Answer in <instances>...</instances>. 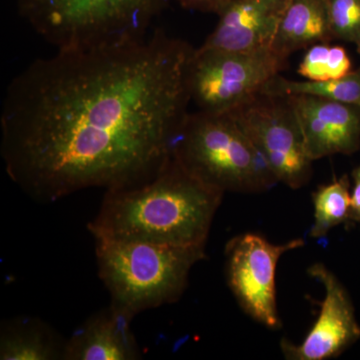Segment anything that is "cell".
Segmentation results:
<instances>
[{"label": "cell", "instance_id": "obj_17", "mask_svg": "<svg viewBox=\"0 0 360 360\" xmlns=\"http://www.w3.org/2000/svg\"><path fill=\"white\" fill-rule=\"evenodd\" d=\"M297 71L305 79L326 82L347 77L354 70L345 47L321 44L307 49Z\"/></svg>", "mask_w": 360, "mask_h": 360}, {"label": "cell", "instance_id": "obj_1", "mask_svg": "<svg viewBox=\"0 0 360 360\" xmlns=\"http://www.w3.org/2000/svg\"><path fill=\"white\" fill-rule=\"evenodd\" d=\"M193 51L155 30L35 59L2 101L0 153L8 176L42 202L153 176L172 158L189 113Z\"/></svg>", "mask_w": 360, "mask_h": 360}, {"label": "cell", "instance_id": "obj_7", "mask_svg": "<svg viewBox=\"0 0 360 360\" xmlns=\"http://www.w3.org/2000/svg\"><path fill=\"white\" fill-rule=\"evenodd\" d=\"M229 113L264 155L279 182L291 189L309 184L314 161L288 97L260 92Z\"/></svg>", "mask_w": 360, "mask_h": 360}, {"label": "cell", "instance_id": "obj_11", "mask_svg": "<svg viewBox=\"0 0 360 360\" xmlns=\"http://www.w3.org/2000/svg\"><path fill=\"white\" fill-rule=\"evenodd\" d=\"M291 0H227L203 49L252 51L271 47Z\"/></svg>", "mask_w": 360, "mask_h": 360}, {"label": "cell", "instance_id": "obj_9", "mask_svg": "<svg viewBox=\"0 0 360 360\" xmlns=\"http://www.w3.org/2000/svg\"><path fill=\"white\" fill-rule=\"evenodd\" d=\"M307 271L324 288L319 319L300 345L281 340V352L288 360L335 359L360 340L354 302L347 288L326 264L316 262Z\"/></svg>", "mask_w": 360, "mask_h": 360}, {"label": "cell", "instance_id": "obj_18", "mask_svg": "<svg viewBox=\"0 0 360 360\" xmlns=\"http://www.w3.org/2000/svg\"><path fill=\"white\" fill-rule=\"evenodd\" d=\"M333 39L357 44L360 39V0H328Z\"/></svg>", "mask_w": 360, "mask_h": 360}, {"label": "cell", "instance_id": "obj_13", "mask_svg": "<svg viewBox=\"0 0 360 360\" xmlns=\"http://www.w3.org/2000/svg\"><path fill=\"white\" fill-rule=\"evenodd\" d=\"M333 39L328 0H291L271 47L288 59L296 51Z\"/></svg>", "mask_w": 360, "mask_h": 360}, {"label": "cell", "instance_id": "obj_6", "mask_svg": "<svg viewBox=\"0 0 360 360\" xmlns=\"http://www.w3.org/2000/svg\"><path fill=\"white\" fill-rule=\"evenodd\" d=\"M272 47L252 51L194 49L187 68L191 101L205 112H229L288 68Z\"/></svg>", "mask_w": 360, "mask_h": 360}, {"label": "cell", "instance_id": "obj_19", "mask_svg": "<svg viewBox=\"0 0 360 360\" xmlns=\"http://www.w3.org/2000/svg\"><path fill=\"white\" fill-rule=\"evenodd\" d=\"M352 176L354 186L352 191L349 219L347 226L349 224H360V163L359 167L354 168Z\"/></svg>", "mask_w": 360, "mask_h": 360}, {"label": "cell", "instance_id": "obj_21", "mask_svg": "<svg viewBox=\"0 0 360 360\" xmlns=\"http://www.w3.org/2000/svg\"><path fill=\"white\" fill-rule=\"evenodd\" d=\"M357 51H359V56H360V39L359 41L357 42Z\"/></svg>", "mask_w": 360, "mask_h": 360}, {"label": "cell", "instance_id": "obj_10", "mask_svg": "<svg viewBox=\"0 0 360 360\" xmlns=\"http://www.w3.org/2000/svg\"><path fill=\"white\" fill-rule=\"evenodd\" d=\"M288 97L312 161L360 149V106L309 96Z\"/></svg>", "mask_w": 360, "mask_h": 360}, {"label": "cell", "instance_id": "obj_3", "mask_svg": "<svg viewBox=\"0 0 360 360\" xmlns=\"http://www.w3.org/2000/svg\"><path fill=\"white\" fill-rule=\"evenodd\" d=\"M98 276L111 304L135 315L179 300L205 246L96 239Z\"/></svg>", "mask_w": 360, "mask_h": 360}, {"label": "cell", "instance_id": "obj_4", "mask_svg": "<svg viewBox=\"0 0 360 360\" xmlns=\"http://www.w3.org/2000/svg\"><path fill=\"white\" fill-rule=\"evenodd\" d=\"M172 155L194 176L224 193H262L279 182L229 112L188 113L175 137Z\"/></svg>", "mask_w": 360, "mask_h": 360}, {"label": "cell", "instance_id": "obj_8", "mask_svg": "<svg viewBox=\"0 0 360 360\" xmlns=\"http://www.w3.org/2000/svg\"><path fill=\"white\" fill-rule=\"evenodd\" d=\"M305 245L302 238L276 245L264 236L243 233L225 246L227 284L239 307L269 329L281 328L276 302V274L279 259Z\"/></svg>", "mask_w": 360, "mask_h": 360}, {"label": "cell", "instance_id": "obj_12", "mask_svg": "<svg viewBox=\"0 0 360 360\" xmlns=\"http://www.w3.org/2000/svg\"><path fill=\"white\" fill-rule=\"evenodd\" d=\"M134 317L113 304L96 312L65 341L63 359H141V349L130 326Z\"/></svg>", "mask_w": 360, "mask_h": 360}, {"label": "cell", "instance_id": "obj_20", "mask_svg": "<svg viewBox=\"0 0 360 360\" xmlns=\"http://www.w3.org/2000/svg\"><path fill=\"white\" fill-rule=\"evenodd\" d=\"M180 6L189 11L217 13L227 0H179Z\"/></svg>", "mask_w": 360, "mask_h": 360}, {"label": "cell", "instance_id": "obj_5", "mask_svg": "<svg viewBox=\"0 0 360 360\" xmlns=\"http://www.w3.org/2000/svg\"><path fill=\"white\" fill-rule=\"evenodd\" d=\"M169 0H16L18 13L58 49L139 39Z\"/></svg>", "mask_w": 360, "mask_h": 360}, {"label": "cell", "instance_id": "obj_14", "mask_svg": "<svg viewBox=\"0 0 360 360\" xmlns=\"http://www.w3.org/2000/svg\"><path fill=\"white\" fill-rule=\"evenodd\" d=\"M65 341L59 340L52 329L37 319H15L2 326L0 359H63Z\"/></svg>", "mask_w": 360, "mask_h": 360}, {"label": "cell", "instance_id": "obj_15", "mask_svg": "<svg viewBox=\"0 0 360 360\" xmlns=\"http://www.w3.org/2000/svg\"><path fill=\"white\" fill-rule=\"evenodd\" d=\"M262 92L278 96L321 97L360 106V68L340 79L326 82L309 79L302 82L288 79L279 75L267 82Z\"/></svg>", "mask_w": 360, "mask_h": 360}, {"label": "cell", "instance_id": "obj_2", "mask_svg": "<svg viewBox=\"0 0 360 360\" xmlns=\"http://www.w3.org/2000/svg\"><path fill=\"white\" fill-rule=\"evenodd\" d=\"M224 195L172 155L148 179L106 191L89 229L94 239L205 246Z\"/></svg>", "mask_w": 360, "mask_h": 360}, {"label": "cell", "instance_id": "obj_16", "mask_svg": "<svg viewBox=\"0 0 360 360\" xmlns=\"http://www.w3.org/2000/svg\"><path fill=\"white\" fill-rule=\"evenodd\" d=\"M314 224L309 236L321 238L341 224H347L352 205V191L347 175L319 186L312 193Z\"/></svg>", "mask_w": 360, "mask_h": 360}]
</instances>
